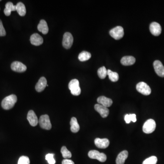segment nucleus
<instances>
[{"instance_id": "f257e3e1", "label": "nucleus", "mask_w": 164, "mask_h": 164, "mask_svg": "<svg viewBox=\"0 0 164 164\" xmlns=\"http://www.w3.org/2000/svg\"><path fill=\"white\" fill-rule=\"evenodd\" d=\"M17 97L14 94H12L7 96L3 99L2 102V106L3 109L9 110L12 109L14 106L17 102Z\"/></svg>"}, {"instance_id": "f03ea898", "label": "nucleus", "mask_w": 164, "mask_h": 164, "mask_svg": "<svg viewBox=\"0 0 164 164\" xmlns=\"http://www.w3.org/2000/svg\"><path fill=\"white\" fill-rule=\"evenodd\" d=\"M68 88L71 91L72 94L74 96H78L81 93V88L79 86V82L77 79L72 80L68 84Z\"/></svg>"}, {"instance_id": "7ed1b4c3", "label": "nucleus", "mask_w": 164, "mask_h": 164, "mask_svg": "<svg viewBox=\"0 0 164 164\" xmlns=\"http://www.w3.org/2000/svg\"><path fill=\"white\" fill-rule=\"evenodd\" d=\"M88 156L90 158L96 159L99 162H104L107 160V157L105 154L103 153H100L96 150H92L89 151L88 153Z\"/></svg>"}, {"instance_id": "20e7f679", "label": "nucleus", "mask_w": 164, "mask_h": 164, "mask_svg": "<svg viewBox=\"0 0 164 164\" xmlns=\"http://www.w3.org/2000/svg\"><path fill=\"white\" fill-rule=\"evenodd\" d=\"M40 126L42 129L46 130H50L52 128V125L48 115H42L40 117L38 120Z\"/></svg>"}, {"instance_id": "39448f33", "label": "nucleus", "mask_w": 164, "mask_h": 164, "mask_svg": "<svg viewBox=\"0 0 164 164\" xmlns=\"http://www.w3.org/2000/svg\"><path fill=\"white\" fill-rule=\"evenodd\" d=\"M156 128V123L155 120L152 119H149L144 124L143 131L146 134H151L155 131Z\"/></svg>"}, {"instance_id": "423d86ee", "label": "nucleus", "mask_w": 164, "mask_h": 164, "mask_svg": "<svg viewBox=\"0 0 164 164\" xmlns=\"http://www.w3.org/2000/svg\"><path fill=\"white\" fill-rule=\"evenodd\" d=\"M110 36L115 40H120L124 37V31L121 26H117L109 31Z\"/></svg>"}, {"instance_id": "0eeeda50", "label": "nucleus", "mask_w": 164, "mask_h": 164, "mask_svg": "<svg viewBox=\"0 0 164 164\" xmlns=\"http://www.w3.org/2000/svg\"><path fill=\"white\" fill-rule=\"evenodd\" d=\"M137 89L139 93L144 95H149L152 93L151 87L146 82H139L137 85Z\"/></svg>"}, {"instance_id": "6e6552de", "label": "nucleus", "mask_w": 164, "mask_h": 164, "mask_svg": "<svg viewBox=\"0 0 164 164\" xmlns=\"http://www.w3.org/2000/svg\"><path fill=\"white\" fill-rule=\"evenodd\" d=\"M73 38L72 35L70 32L64 33L62 40V46L66 49H69L73 44Z\"/></svg>"}, {"instance_id": "1a4fd4ad", "label": "nucleus", "mask_w": 164, "mask_h": 164, "mask_svg": "<svg viewBox=\"0 0 164 164\" xmlns=\"http://www.w3.org/2000/svg\"><path fill=\"white\" fill-rule=\"evenodd\" d=\"M11 68L13 71L18 72H22L26 71L27 67L21 62L15 61L11 64Z\"/></svg>"}, {"instance_id": "9d476101", "label": "nucleus", "mask_w": 164, "mask_h": 164, "mask_svg": "<svg viewBox=\"0 0 164 164\" xmlns=\"http://www.w3.org/2000/svg\"><path fill=\"white\" fill-rule=\"evenodd\" d=\"M154 69L157 74L161 77H164V66L161 61L156 60L153 63Z\"/></svg>"}, {"instance_id": "9b49d317", "label": "nucleus", "mask_w": 164, "mask_h": 164, "mask_svg": "<svg viewBox=\"0 0 164 164\" xmlns=\"http://www.w3.org/2000/svg\"><path fill=\"white\" fill-rule=\"evenodd\" d=\"M150 30L153 35L158 36L162 33V27L158 23L153 22L150 24Z\"/></svg>"}, {"instance_id": "f8f14e48", "label": "nucleus", "mask_w": 164, "mask_h": 164, "mask_svg": "<svg viewBox=\"0 0 164 164\" xmlns=\"http://www.w3.org/2000/svg\"><path fill=\"white\" fill-rule=\"evenodd\" d=\"M94 109L98 112L102 118H106L109 114V110L107 107L99 104H96L94 106Z\"/></svg>"}, {"instance_id": "ddd939ff", "label": "nucleus", "mask_w": 164, "mask_h": 164, "mask_svg": "<svg viewBox=\"0 0 164 164\" xmlns=\"http://www.w3.org/2000/svg\"><path fill=\"white\" fill-rule=\"evenodd\" d=\"M27 119L31 126H36L38 123V120L37 116L33 110H30L28 113Z\"/></svg>"}, {"instance_id": "4468645a", "label": "nucleus", "mask_w": 164, "mask_h": 164, "mask_svg": "<svg viewBox=\"0 0 164 164\" xmlns=\"http://www.w3.org/2000/svg\"><path fill=\"white\" fill-rule=\"evenodd\" d=\"M95 146L100 149H105L108 147L109 145V141L108 139L96 138L94 140Z\"/></svg>"}, {"instance_id": "2eb2a0df", "label": "nucleus", "mask_w": 164, "mask_h": 164, "mask_svg": "<svg viewBox=\"0 0 164 164\" xmlns=\"http://www.w3.org/2000/svg\"><path fill=\"white\" fill-rule=\"evenodd\" d=\"M31 43L34 46L41 45L43 42L42 37L37 33L33 34L30 37Z\"/></svg>"}, {"instance_id": "dca6fc26", "label": "nucleus", "mask_w": 164, "mask_h": 164, "mask_svg": "<svg viewBox=\"0 0 164 164\" xmlns=\"http://www.w3.org/2000/svg\"><path fill=\"white\" fill-rule=\"evenodd\" d=\"M47 86V81L45 77H42L40 78L38 82L37 83L35 86V89L37 92H41L44 90Z\"/></svg>"}, {"instance_id": "f3484780", "label": "nucleus", "mask_w": 164, "mask_h": 164, "mask_svg": "<svg viewBox=\"0 0 164 164\" xmlns=\"http://www.w3.org/2000/svg\"><path fill=\"white\" fill-rule=\"evenodd\" d=\"M97 102L98 104H101L104 107H109L113 104V101L110 98H107L105 96H100L97 99Z\"/></svg>"}, {"instance_id": "a211bd4d", "label": "nucleus", "mask_w": 164, "mask_h": 164, "mask_svg": "<svg viewBox=\"0 0 164 164\" xmlns=\"http://www.w3.org/2000/svg\"><path fill=\"white\" fill-rule=\"evenodd\" d=\"M136 62V58L133 56H127L122 57L121 59V63L124 66L133 65Z\"/></svg>"}, {"instance_id": "6ab92c4d", "label": "nucleus", "mask_w": 164, "mask_h": 164, "mask_svg": "<svg viewBox=\"0 0 164 164\" xmlns=\"http://www.w3.org/2000/svg\"><path fill=\"white\" fill-rule=\"evenodd\" d=\"M37 29L39 31L44 35L47 34L48 33L49 29H48L47 23L44 20H41L40 21L39 23L37 26Z\"/></svg>"}, {"instance_id": "aec40b11", "label": "nucleus", "mask_w": 164, "mask_h": 164, "mask_svg": "<svg viewBox=\"0 0 164 164\" xmlns=\"http://www.w3.org/2000/svg\"><path fill=\"white\" fill-rule=\"evenodd\" d=\"M128 157V152L127 151H124L121 152L118 155L116 160V164H124L125 161Z\"/></svg>"}, {"instance_id": "412c9836", "label": "nucleus", "mask_w": 164, "mask_h": 164, "mask_svg": "<svg viewBox=\"0 0 164 164\" xmlns=\"http://www.w3.org/2000/svg\"><path fill=\"white\" fill-rule=\"evenodd\" d=\"M6 8L4 10V12L7 16H9L12 11H16V5H14L11 2H8L6 4Z\"/></svg>"}, {"instance_id": "4be33fe9", "label": "nucleus", "mask_w": 164, "mask_h": 164, "mask_svg": "<svg viewBox=\"0 0 164 164\" xmlns=\"http://www.w3.org/2000/svg\"><path fill=\"white\" fill-rule=\"evenodd\" d=\"M70 124V126H71L70 130H71L72 132L75 133L79 131L80 126H79V124H78V122H77V120L76 118L75 117L72 118Z\"/></svg>"}, {"instance_id": "5701e85b", "label": "nucleus", "mask_w": 164, "mask_h": 164, "mask_svg": "<svg viewBox=\"0 0 164 164\" xmlns=\"http://www.w3.org/2000/svg\"><path fill=\"white\" fill-rule=\"evenodd\" d=\"M16 11L20 16L23 17L26 14L25 6L23 3L19 2L16 5Z\"/></svg>"}, {"instance_id": "b1692460", "label": "nucleus", "mask_w": 164, "mask_h": 164, "mask_svg": "<svg viewBox=\"0 0 164 164\" xmlns=\"http://www.w3.org/2000/svg\"><path fill=\"white\" fill-rule=\"evenodd\" d=\"M107 75L109 76V79L112 82H117L119 79V74L117 72H114L110 70H107Z\"/></svg>"}, {"instance_id": "393cba45", "label": "nucleus", "mask_w": 164, "mask_h": 164, "mask_svg": "<svg viewBox=\"0 0 164 164\" xmlns=\"http://www.w3.org/2000/svg\"><path fill=\"white\" fill-rule=\"evenodd\" d=\"M91 57V53L86 51H83L78 55V59L81 62L89 60Z\"/></svg>"}, {"instance_id": "a878e982", "label": "nucleus", "mask_w": 164, "mask_h": 164, "mask_svg": "<svg viewBox=\"0 0 164 164\" xmlns=\"http://www.w3.org/2000/svg\"><path fill=\"white\" fill-rule=\"evenodd\" d=\"M98 76L101 79H104L107 75V70L105 67H100L98 70Z\"/></svg>"}, {"instance_id": "bb28decb", "label": "nucleus", "mask_w": 164, "mask_h": 164, "mask_svg": "<svg viewBox=\"0 0 164 164\" xmlns=\"http://www.w3.org/2000/svg\"><path fill=\"white\" fill-rule=\"evenodd\" d=\"M61 152L62 154V157L65 159H69L72 157L71 153L67 150L66 147H62L61 150Z\"/></svg>"}, {"instance_id": "cd10ccee", "label": "nucleus", "mask_w": 164, "mask_h": 164, "mask_svg": "<svg viewBox=\"0 0 164 164\" xmlns=\"http://www.w3.org/2000/svg\"><path fill=\"white\" fill-rule=\"evenodd\" d=\"M157 158L155 156H152L146 159L143 162L142 164H157Z\"/></svg>"}, {"instance_id": "c85d7f7f", "label": "nucleus", "mask_w": 164, "mask_h": 164, "mask_svg": "<svg viewBox=\"0 0 164 164\" xmlns=\"http://www.w3.org/2000/svg\"><path fill=\"white\" fill-rule=\"evenodd\" d=\"M17 164H30V160L26 156H22L19 159Z\"/></svg>"}, {"instance_id": "c756f323", "label": "nucleus", "mask_w": 164, "mask_h": 164, "mask_svg": "<svg viewBox=\"0 0 164 164\" xmlns=\"http://www.w3.org/2000/svg\"><path fill=\"white\" fill-rule=\"evenodd\" d=\"M54 155L53 154H48L46 156V160L49 164H55V160L53 158Z\"/></svg>"}, {"instance_id": "7c9ffc66", "label": "nucleus", "mask_w": 164, "mask_h": 164, "mask_svg": "<svg viewBox=\"0 0 164 164\" xmlns=\"http://www.w3.org/2000/svg\"><path fill=\"white\" fill-rule=\"evenodd\" d=\"M6 35L5 29L3 26L2 22L0 20V37L5 36Z\"/></svg>"}, {"instance_id": "2f4dec72", "label": "nucleus", "mask_w": 164, "mask_h": 164, "mask_svg": "<svg viewBox=\"0 0 164 164\" xmlns=\"http://www.w3.org/2000/svg\"><path fill=\"white\" fill-rule=\"evenodd\" d=\"M62 164H74V162L69 159H64L62 161Z\"/></svg>"}, {"instance_id": "473e14b6", "label": "nucleus", "mask_w": 164, "mask_h": 164, "mask_svg": "<svg viewBox=\"0 0 164 164\" xmlns=\"http://www.w3.org/2000/svg\"><path fill=\"white\" fill-rule=\"evenodd\" d=\"M125 120L127 124H129L131 121V118L130 115H126L125 116Z\"/></svg>"}, {"instance_id": "72a5a7b5", "label": "nucleus", "mask_w": 164, "mask_h": 164, "mask_svg": "<svg viewBox=\"0 0 164 164\" xmlns=\"http://www.w3.org/2000/svg\"><path fill=\"white\" fill-rule=\"evenodd\" d=\"M131 118V121L133 122H136L137 121L136 114H130Z\"/></svg>"}, {"instance_id": "f704fd0d", "label": "nucleus", "mask_w": 164, "mask_h": 164, "mask_svg": "<svg viewBox=\"0 0 164 164\" xmlns=\"http://www.w3.org/2000/svg\"><path fill=\"white\" fill-rule=\"evenodd\" d=\"M1 0H0V2H1Z\"/></svg>"}]
</instances>
